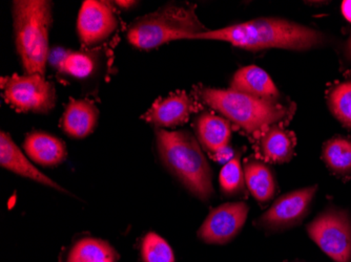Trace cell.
Here are the masks:
<instances>
[{
    "instance_id": "cell-1",
    "label": "cell",
    "mask_w": 351,
    "mask_h": 262,
    "mask_svg": "<svg viewBox=\"0 0 351 262\" xmlns=\"http://www.w3.org/2000/svg\"><path fill=\"white\" fill-rule=\"evenodd\" d=\"M193 39L224 41L243 50L283 49L309 51L326 44L328 38L322 31L287 19L257 18L222 29H210Z\"/></svg>"
},
{
    "instance_id": "cell-2",
    "label": "cell",
    "mask_w": 351,
    "mask_h": 262,
    "mask_svg": "<svg viewBox=\"0 0 351 262\" xmlns=\"http://www.w3.org/2000/svg\"><path fill=\"white\" fill-rule=\"evenodd\" d=\"M156 142L161 161L199 200L214 195L213 172L196 137L185 130H156Z\"/></svg>"
},
{
    "instance_id": "cell-3",
    "label": "cell",
    "mask_w": 351,
    "mask_h": 262,
    "mask_svg": "<svg viewBox=\"0 0 351 262\" xmlns=\"http://www.w3.org/2000/svg\"><path fill=\"white\" fill-rule=\"evenodd\" d=\"M16 51L25 74L45 76L53 23V3L16 0L13 3Z\"/></svg>"
},
{
    "instance_id": "cell-4",
    "label": "cell",
    "mask_w": 351,
    "mask_h": 262,
    "mask_svg": "<svg viewBox=\"0 0 351 262\" xmlns=\"http://www.w3.org/2000/svg\"><path fill=\"white\" fill-rule=\"evenodd\" d=\"M199 94L207 105L252 137H261L270 126L287 119L291 114L276 100L262 99L232 88H201Z\"/></svg>"
},
{
    "instance_id": "cell-5",
    "label": "cell",
    "mask_w": 351,
    "mask_h": 262,
    "mask_svg": "<svg viewBox=\"0 0 351 262\" xmlns=\"http://www.w3.org/2000/svg\"><path fill=\"white\" fill-rule=\"evenodd\" d=\"M205 31L194 5H169L137 19L128 31V40L139 50L149 51L171 41L193 39Z\"/></svg>"
},
{
    "instance_id": "cell-6",
    "label": "cell",
    "mask_w": 351,
    "mask_h": 262,
    "mask_svg": "<svg viewBox=\"0 0 351 262\" xmlns=\"http://www.w3.org/2000/svg\"><path fill=\"white\" fill-rule=\"evenodd\" d=\"M311 239L336 262H351V218L349 213L328 207L307 224Z\"/></svg>"
},
{
    "instance_id": "cell-7",
    "label": "cell",
    "mask_w": 351,
    "mask_h": 262,
    "mask_svg": "<svg viewBox=\"0 0 351 262\" xmlns=\"http://www.w3.org/2000/svg\"><path fill=\"white\" fill-rule=\"evenodd\" d=\"M5 102L16 110L49 114L56 104V90L39 74L13 75L1 79Z\"/></svg>"
},
{
    "instance_id": "cell-8",
    "label": "cell",
    "mask_w": 351,
    "mask_h": 262,
    "mask_svg": "<svg viewBox=\"0 0 351 262\" xmlns=\"http://www.w3.org/2000/svg\"><path fill=\"white\" fill-rule=\"evenodd\" d=\"M317 186L305 187L282 195L260 216L258 226L266 231L291 228L308 214Z\"/></svg>"
},
{
    "instance_id": "cell-9",
    "label": "cell",
    "mask_w": 351,
    "mask_h": 262,
    "mask_svg": "<svg viewBox=\"0 0 351 262\" xmlns=\"http://www.w3.org/2000/svg\"><path fill=\"white\" fill-rule=\"evenodd\" d=\"M247 204L226 202L213 209L199 228L198 237L210 244H228L234 239L247 220Z\"/></svg>"
},
{
    "instance_id": "cell-10",
    "label": "cell",
    "mask_w": 351,
    "mask_h": 262,
    "mask_svg": "<svg viewBox=\"0 0 351 262\" xmlns=\"http://www.w3.org/2000/svg\"><path fill=\"white\" fill-rule=\"evenodd\" d=\"M118 27V18L110 3L86 0L79 10L77 33L84 47H94L106 41Z\"/></svg>"
},
{
    "instance_id": "cell-11",
    "label": "cell",
    "mask_w": 351,
    "mask_h": 262,
    "mask_svg": "<svg viewBox=\"0 0 351 262\" xmlns=\"http://www.w3.org/2000/svg\"><path fill=\"white\" fill-rule=\"evenodd\" d=\"M0 165L3 168L21 176L27 177L31 181L50 187L55 190L66 192V189H63L52 179L40 172L25 155H23L19 146L14 143L11 135L5 131H1L0 133Z\"/></svg>"
},
{
    "instance_id": "cell-12",
    "label": "cell",
    "mask_w": 351,
    "mask_h": 262,
    "mask_svg": "<svg viewBox=\"0 0 351 262\" xmlns=\"http://www.w3.org/2000/svg\"><path fill=\"white\" fill-rule=\"evenodd\" d=\"M191 109L193 100L185 92H179L157 100L143 116V119L159 129L175 127L186 122Z\"/></svg>"
},
{
    "instance_id": "cell-13",
    "label": "cell",
    "mask_w": 351,
    "mask_h": 262,
    "mask_svg": "<svg viewBox=\"0 0 351 262\" xmlns=\"http://www.w3.org/2000/svg\"><path fill=\"white\" fill-rule=\"evenodd\" d=\"M23 148L32 161L43 167L58 166L66 161L68 155L66 144L43 131H33L27 135Z\"/></svg>"
},
{
    "instance_id": "cell-14",
    "label": "cell",
    "mask_w": 351,
    "mask_h": 262,
    "mask_svg": "<svg viewBox=\"0 0 351 262\" xmlns=\"http://www.w3.org/2000/svg\"><path fill=\"white\" fill-rule=\"evenodd\" d=\"M99 109L86 99L71 100L61 120L63 131L72 139H84L97 127Z\"/></svg>"
},
{
    "instance_id": "cell-15",
    "label": "cell",
    "mask_w": 351,
    "mask_h": 262,
    "mask_svg": "<svg viewBox=\"0 0 351 262\" xmlns=\"http://www.w3.org/2000/svg\"><path fill=\"white\" fill-rule=\"evenodd\" d=\"M195 130L201 145L218 157L228 150L232 137L230 122L210 112H204L195 120Z\"/></svg>"
},
{
    "instance_id": "cell-16",
    "label": "cell",
    "mask_w": 351,
    "mask_h": 262,
    "mask_svg": "<svg viewBox=\"0 0 351 262\" xmlns=\"http://www.w3.org/2000/svg\"><path fill=\"white\" fill-rule=\"evenodd\" d=\"M230 88L262 99L276 100L280 96L273 79L256 65H248L237 70L232 76Z\"/></svg>"
},
{
    "instance_id": "cell-17",
    "label": "cell",
    "mask_w": 351,
    "mask_h": 262,
    "mask_svg": "<svg viewBox=\"0 0 351 262\" xmlns=\"http://www.w3.org/2000/svg\"><path fill=\"white\" fill-rule=\"evenodd\" d=\"M295 133L279 124L270 126L260 137V150L269 163H289L295 153Z\"/></svg>"
},
{
    "instance_id": "cell-18",
    "label": "cell",
    "mask_w": 351,
    "mask_h": 262,
    "mask_svg": "<svg viewBox=\"0 0 351 262\" xmlns=\"http://www.w3.org/2000/svg\"><path fill=\"white\" fill-rule=\"evenodd\" d=\"M243 170L246 187L254 200L261 204L273 200L277 192V183L269 166L259 159H250Z\"/></svg>"
},
{
    "instance_id": "cell-19",
    "label": "cell",
    "mask_w": 351,
    "mask_h": 262,
    "mask_svg": "<svg viewBox=\"0 0 351 262\" xmlns=\"http://www.w3.org/2000/svg\"><path fill=\"white\" fill-rule=\"evenodd\" d=\"M118 253L106 240L86 237L75 242L66 262H117Z\"/></svg>"
},
{
    "instance_id": "cell-20",
    "label": "cell",
    "mask_w": 351,
    "mask_h": 262,
    "mask_svg": "<svg viewBox=\"0 0 351 262\" xmlns=\"http://www.w3.org/2000/svg\"><path fill=\"white\" fill-rule=\"evenodd\" d=\"M323 159L332 172L351 174V139L336 135L323 146Z\"/></svg>"
},
{
    "instance_id": "cell-21",
    "label": "cell",
    "mask_w": 351,
    "mask_h": 262,
    "mask_svg": "<svg viewBox=\"0 0 351 262\" xmlns=\"http://www.w3.org/2000/svg\"><path fill=\"white\" fill-rule=\"evenodd\" d=\"M327 106L344 127L351 130V80L332 86L327 94Z\"/></svg>"
},
{
    "instance_id": "cell-22",
    "label": "cell",
    "mask_w": 351,
    "mask_h": 262,
    "mask_svg": "<svg viewBox=\"0 0 351 262\" xmlns=\"http://www.w3.org/2000/svg\"><path fill=\"white\" fill-rule=\"evenodd\" d=\"M240 159L241 153H237L221 169L219 183L223 194L228 196L241 193L245 186V177Z\"/></svg>"
},
{
    "instance_id": "cell-23",
    "label": "cell",
    "mask_w": 351,
    "mask_h": 262,
    "mask_svg": "<svg viewBox=\"0 0 351 262\" xmlns=\"http://www.w3.org/2000/svg\"><path fill=\"white\" fill-rule=\"evenodd\" d=\"M95 60L90 55L82 52H69L58 62L59 72L74 78L84 79L93 74Z\"/></svg>"
},
{
    "instance_id": "cell-24",
    "label": "cell",
    "mask_w": 351,
    "mask_h": 262,
    "mask_svg": "<svg viewBox=\"0 0 351 262\" xmlns=\"http://www.w3.org/2000/svg\"><path fill=\"white\" fill-rule=\"evenodd\" d=\"M141 257L143 262H175L171 246L154 232L147 233L142 240Z\"/></svg>"
},
{
    "instance_id": "cell-25",
    "label": "cell",
    "mask_w": 351,
    "mask_h": 262,
    "mask_svg": "<svg viewBox=\"0 0 351 262\" xmlns=\"http://www.w3.org/2000/svg\"><path fill=\"white\" fill-rule=\"evenodd\" d=\"M341 10L345 19L351 23V0H344L341 5Z\"/></svg>"
},
{
    "instance_id": "cell-26",
    "label": "cell",
    "mask_w": 351,
    "mask_h": 262,
    "mask_svg": "<svg viewBox=\"0 0 351 262\" xmlns=\"http://www.w3.org/2000/svg\"><path fill=\"white\" fill-rule=\"evenodd\" d=\"M343 57L345 61L351 63V35L346 42H345L344 47H343Z\"/></svg>"
},
{
    "instance_id": "cell-27",
    "label": "cell",
    "mask_w": 351,
    "mask_h": 262,
    "mask_svg": "<svg viewBox=\"0 0 351 262\" xmlns=\"http://www.w3.org/2000/svg\"><path fill=\"white\" fill-rule=\"evenodd\" d=\"M116 5L118 7H121L122 9H129V8L133 7L135 5V1H116Z\"/></svg>"
}]
</instances>
